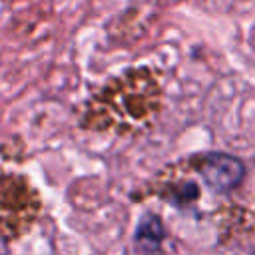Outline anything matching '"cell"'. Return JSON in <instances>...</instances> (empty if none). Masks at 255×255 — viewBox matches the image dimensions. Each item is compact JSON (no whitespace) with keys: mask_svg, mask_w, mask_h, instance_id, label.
Instances as JSON below:
<instances>
[{"mask_svg":"<svg viewBox=\"0 0 255 255\" xmlns=\"http://www.w3.org/2000/svg\"><path fill=\"white\" fill-rule=\"evenodd\" d=\"M197 171L209 189L217 193H227L235 189L245 177V165L239 157L229 153H207L199 159Z\"/></svg>","mask_w":255,"mask_h":255,"instance_id":"cell-1","label":"cell"},{"mask_svg":"<svg viewBox=\"0 0 255 255\" xmlns=\"http://www.w3.org/2000/svg\"><path fill=\"white\" fill-rule=\"evenodd\" d=\"M163 239H165V227H163L161 219L155 213H143L137 221L135 235H133L135 249L143 255L157 253Z\"/></svg>","mask_w":255,"mask_h":255,"instance_id":"cell-2","label":"cell"},{"mask_svg":"<svg viewBox=\"0 0 255 255\" xmlns=\"http://www.w3.org/2000/svg\"><path fill=\"white\" fill-rule=\"evenodd\" d=\"M253 255H255V251H253Z\"/></svg>","mask_w":255,"mask_h":255,"instance_id":"cell-4","label":"cell"},{"mask_svg":"<svg viewBox=\"0 0 255 255\" xmlns=\"http://www.w3.org/2000/svg\"><path fill=\"white\" fill-rule=\"evenodd\" d=\"M195 197H197V187L193 183H185L181 189L175 191V197L171 201H175V203H187V201H193Z\"/></svg>","mask_w":255,"mask_h":255,"instance_id":"cell-3","label":"cell"}]
</instances>
